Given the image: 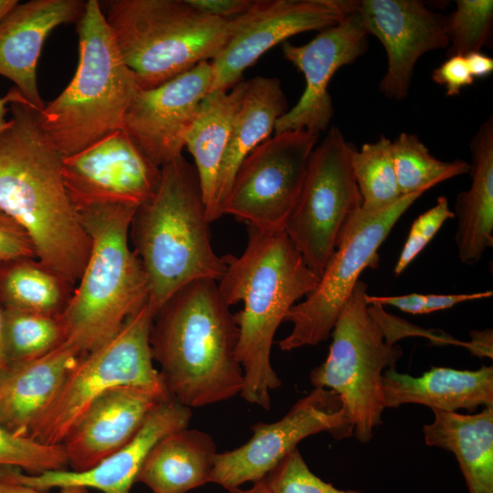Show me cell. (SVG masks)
I'll use <instances>...</instances> for the list:
<instances>
[{"mask_svg":"<svg viewBox=\"0 0 493 493\" xmlns=\"http://www.w3.org/2000/svg\"><path fill=\"white\" fill-rule=\"evenodd\" d=\"M10 106L12 119L0 133V211L28 234L41 263L76 286L91 239L63 181L64 156L40 130L35 110Z\"/></svg>","mask_w":493,"mask_h":493,"instance_id":"1","label":"cell"},{"mask_svg":"<svg viewBox=\"0 0 493 493\" xmlns=\"http://www.w3.org/2000/svg\"><path fill=\"white\" fill-rule=\"evenodd\" d=\"M223 257L226 270L217 281L219 292L228 306L244 304L234 314L238 327L236 358L244 376L240 395L269 410L270 392L281 385L270 361L275 333L288 311L315 288L319 277L284 230L247 226L243 253Z\"/></svg>","mask_w":493,"mask_h":493,"instance_id":"2","label":"cell"},{"mask_svg":"<svg viewBox=\"0 0 493 493\" xmlns=\"http://www.w3.org/2000/svg\"><path fill=\"white\" fill-rule=\"evenodd\" d=\"M238 327L217 281L201 278L177 290L157 310L150 332L153 362L169 394L189 408L240 394Z\"/></svg>","mask_w":493,"mask_h":493,"instance_id":"3","label":"cell"},{"mask_svg":"<svg viewBox=\"0 0 493 493\" xmlns=\"http://www.w3.org/2000/svg\"><path fill=\"white\" fill-rule=\"evenodd\" d=\"M210 224L194 165L183 155L164 164L156 193L136 209L129 233L155 314L189 282L223 276L226 263L213 248Z\"/></svg>","mask_w":493,"mask_h":493,"instance_id":"4","label":"cell"},{"mask_svg":"<svg viewBox=\"0 0 493 493\" xmlns=\"http://www.w3.org/2000/svg\"><path fill=\"white\" fill-rule=\"evenodd\" d=\"M78 33L75 75L56 99L37 112L40 130L63 156L78 153L123 129L126 113L141 90L99 1L86 2Z\"/></svg>","mask_w":493,"mask_h":493,"instance_id":"5","label":"cell"},{"mask_svg":"<svg viewBox=\"0 0 493 493\" xmlns=\"http://www.w3.org/2000/svg\"><path fill=\"white\" fill-rule=\"evenodd\" d=\"M137 208L102 205L78 210L91 249L62 320L67 340L82 354L110 340L149 301L145 271L129 245Z\"/></svg>","mask_w":493,"mask_h":493,"instance_id":"6","label":"cell"},{"mask_svg":"<svg viewBox=\"0 0 493 493\" xmlns=\"http://www.w3.org/2000/svg\"><path fill=\"white\" fill-rule=\"evenodd\" d=\"M107 6L105 19L142 90L211 61L232 31V18L204 14L187 0H113Z\"/></svg>","mask_w":493,"mask_h":493,"instance_id":"7","label":"cell"},{"mask_svg":"<svg viewBox=\"0 0 493 493\" xmlns=\"http://www.w3.org/2000/svg\"><path fill=\"white\" fill-rule=\"evenodd\" d=\"M368 285L359 280L332 329L326 360L309 375L313 387L337 393L353 425V435L369 443L382 423L385 404L383 373L394 368L403 354L387 341L383 328L371 313Z\"/></svg>","mask_w":493,"mask_h":493,"instance_id":"8","label":"cell"},{"mask_svg":"<svg viewBox=\"0 0 493 493\" xmlns=\"http://www.w3.org/2000/svg\"><path fill=\"white\" fill-rule=\"evenodd\" d=\"M155 311L150 302L96 350L82 354L31 425L27 437L60 445L92 402L106 391L133 385L166 392L153 365L150 332Z\"/></svg>","mask_w":493,"mask_h":493,"instance_id":"9","label":"cell"},{"mask_svg":"<svg viewBox=\"0 0 493 493\" xmlns=\"http://www.w3.org/2000/svg\"><path fill=\"white\" fill-rule=\"evenodd\" d=\"M426 191L403 195L378 210L360 209L346 226L315 288L296 303L284 321L290 333L278 341L282 351L313 346L330 337L338 317L362 271L379 266L378 250L407 209Z\"/></svg>","mask_w":493,"mask_h":493,"instance_id":"10","label":"cell"},{"mask_svg":"<svg viewBox=\"0 0 493 493\" xmlns=\"http://www.w3.org/2000/svg\"><path fill=\"white\" fill-rule=\"evenodd\" d=\"M354 146L332 126L309 160L299 200L284 227L319 277L353 215L362 208L351 154Z\"/></svg>","mask_w":493,"mask_h":493,"instance_id":"11","label":"cell"},{"mask_svg":"<svg viewBox=\"0 0 493 493\" xmlns=\"http://www.w3.org/2000/svg\"><path fill=\"white\" fill-rule=\"evenodd\" d=\"M319 133L299 129L275 133L238 166L222 215L263 231H283L294 209Z\"/></svg>","mask_w":493,"mask_h":493,"instance_id":"12","label":"cell"},{"mask_svg":"<svg viewBox=\"0 0 493 493\" xmlns=\"http://www.w3.org/2000/svg\"><path fill=\"white\" fill-rule=\"evenodd\" d=\"M241 446L216 453L210 482L228 491L246 482L264 479L306 437L321 432L343 439L353 435V425L341 397L314 387L273 423L259 422Z\"/></svg>","mask_w":493,"mask_h":493,"instance_id":"13","label":"cell"},{"mask_svg":"<svg viewBox=\"0 0 493 493\" xmlns=\"http://www.w3.org/2000/svg\"><path fill=\"white\" fill-rule=\"evenodd\" d=\"M356 7L353 0H254L232 18L231 35L210 61V91H227L264 53L288 37L321 31L340 23Z\"/></svg>","mask_w":493,"mask_h":493,"instance_id":"14","label":"cell"},{"mask_svg":"<svg viewBox=\"0 0 493 493\" xmlns=\"http://www.w3.org/2000/svg\"><path fill=\"white\" fill-rule=\"evenodd\" d=\"M62 175L77 210L102 205L139 207L156 193L161 168L121 129L64 156Z\"/></svg>","mask_w":493,"mask_h":493,"instance_id":"15","label":"cell"},{"mask_svg":"<svg viewBox=\"0 0 493 493\" xmlns=\"http://www.w3.org/2000/svg\"><path fill=\"white\" fill-rule=\"evenodd\" d=\"M367 49L368 34L356 7L340 23L320 31L304 45L285 41L283 56L303 74L305 89L295 106L276 121L275 133L299 129L319 134L325 131L334 113L329 93L332 77Z\"/></svg>","mask_w":493,"mask_h":493,"instance_id":"16","label":"cell"},{"mask_svg":"<svg viewBox=\"0 0 493 493\" xmlns=\"http://www.w3.org/2000/svg\"><path fill=\"white\" fill-rule=\"evenodd\" d=\"M356 9L367 34L376 37L386 52L381 92L391 100H404L418 59L449 47L446 16L420 0H362Z\"/></svg>","mask_w":493,"mask_h":493,"instance_id":"17","label":"cell"},{"mask_svg":"<svg viewBox=\"0 0 493 493\" xmlns=\"http://www.w3.org/2000/svg\"><path fill=\"white\" fill-rule=\"evenodd\" d=\"M212 83L210 61L151 89L140 90L123 130L144 155L162 168L182 155L184 137Z\"/></svg>","mask_w":493,"mask_h":493,"instance_id":"18","label":"cell"},{"mask_svg":"<svg viewBox=\"0 0 493 493\" xmlns=\"http://www.w3.org/2000/svg\"><path fill=\"white\" fill-rule=\"evenodd\" d=\"M192 414L191 408L168 397L152 410L138 433L126 446L89 469L80 472L53 470L29 475L17 467H0V476L42 493L66 486H81L103 493H131L153 446L168 434L188 427Z\"/></svg>","mask_w":493,"mask_h":493,"instance_id":"19","label":"cell"},{"mask_svg":"<svg viewBox=\"0 0 493 493\" xmlns=\"http://www.w3.org/2000/svg\"><path fill=\"white\" fill-rule=\"evenodd\" d=\"M171 397L152 388L121 385L96 398L66 435L68 469H89L126 446L152 410Z\"/></svg>","mask_w":493,"mask_h":493,"instance_id":"20","label":"cell"},{"mask_svg":"<svg viewBox=\"0 0 493 493\" xmlns=\"http://www.w3.org/2000/svg\"><path fill=\"white\" fill-rule=\"evenodd\" d=\"M86 2L32 0L17 3L0 20V75L16 84L36 112L45 107L36 73L43 44L58 26L79 22Z\"/></svg>","mask_w":493,"mask_h":493,"instance_id":"21","label":"cell"},{"mask_svg":"<svg viewBox=\"0 0 493 493\" xmlns=\"http://www.w3.org/2000/svg\"><path fill=\"white\" fill-rule=\"evenodd\" d=\"M82 353L68 340L50 352L0 372V425L19 436L29 429Z\"/></svg>","mask_w":493,"mask_h":493,"instance_id":"22","label":"cell"},{"mask_svg":"<svg viewBox=\"0 0 493 493\" xmlns=\"http://www.w3.org/2000/svg\"><path fill=\"white\" fill-rule=\"evenodd\" d=\"M383 393L386 408L415 404L431 410L475 411L493 406V366L477 370L432 367L420 376L389 368L383 373Z\"/></svg>","mask_w":493,"mask_h":493,"instance_id":"23","label":"cell"},{"mask_svg":"<svg viewBox=\"0 0 493 493\" xmlns=\"http://www.w3.org/2000/svg\"><path fill=\"white\" fill-rule=\"evenodd\" d=\"M469 147L471 184L456 199L454 215L457 218V226L455 242L459 260L474 265L493 246L492 115L480 125Z\"/></svg>","mask_w":493,"mask_h":493,"instance_id":"24","label":"cell"},{"mask_svg":"<svg viewBox=\"0 0 493 493\" xmlns=\"http://www.w3.org/2000/svg\"><path fill=\"white\" fill-rule=\"evenodd\" d=\"M246 81H239L227 91L208 93L201 102L185 137L194 160L206 214L212 223L221 217L217 184L235 116L241 105Z\"/></svg>","mask_w":493,"mask_h":493,"instance_id":"25","label":"cell"},{"mask_svg":"<svg viewBox=\"0 0 493 493\" xmlns=\"http://www.w3.org/2000/svg\"><path fill=\"white\" fill-rule=\"evenodd\" d=\"M432 411L434 421L423 426L425 444L456 456L468 493H493V406L475 414Z\"/></svg>","mask_w":493,"mask_h":493,"instance_id":"26","label":"cell"},{"mask_svg":"<svg viewBox=\"0 0 493 493\" xmlns=\"http://www.w3.org/2000/svg\"><path fill=\"white\" fill-rule=\"evenodd\" d=\"M216 453L206 432L188 427L172 432L151 449L136 482L152 493H186L210 482Z\"/></svg>","mask_w":493,"mask_h":493,"instance_id":"27","label":"cell"},{"mask_svg":"<svg viewBox=\"0 0 493 493\" xmlns=\"http://www.w3.org/2000/svg\"><path fill=\"white\" fill-rule=\"evenodd\" d=\"M286 111L287 100L278 79L257 76L246 81L218 177L217 201L221 215L222 205L241 162L268 139L276 121Z\"/></svg>","mask_w":493,"mask_h":493,"instance_id":"28","label":"cell"},{"mask_svg":"<svg viewBox=\"0 0 493 493\" xmlns=\"http://www.w3.org/2000/svg\"><path fill=\"white\" fill-rule=\"evenodd\" d=\"M75 287L37 258L0 262L2 309L62 316Z\"/></svg>","mask_w":493,"mask_h":493,"instance_id":"29","label":"cell"},{"mask_svg":"<svg viewBox=\"0 0 493 493\" xmlns=\"http://www.w3.org/2000/svg\"><path fill=\"white\" fill-rule=\"evenodd\" d=\"M2 317L5 365L41 357L67 341L62 316L2 309Z\"/></svg>","mask_w":493,"mask_h":493,"instance_id":"30","label":"cell"},{"mask_svg":"<svg viewBox=\"0 0 493 493\" xmlns=\"http://www.w3.org/2000/svg\"><path fill=\"white\" fill-rule=\"evenodd\" d=\"M393 158L402 195L427 191L450 178L467 173L465 161L443 162L433 156L416 134L402 132L393 142Z\"/></svg>","mask_w":493,"mask_h":493,"instance_id":"31","label":"cell"},{"mask_svg":"<svg viewBox=\"0 0 493 493\" xmlns=\"http://www.w3.org/2000/svg\"><path fill=\"white\" fill-rule=\"evenodd\" d=\"M351 164L362 196V209L378 210L403 195L400 193L393 158V142L382 135L376 142L354 147Z\"/></svg>","mask_w":493,"mask_h":493,"instance_id":"32","label":"cell"},{"mask_svg":"<svg viewBox=\"0 0 493 493\" xmlns=\"http://www.w3.org/2000/svg\"><path fill=\"white\" fill-rule=\"evenodd\" d=\"M456 10L446 16L448 54L466 56L488 44L493 26L492 0H457Z\"/></svg>","mask_w":493,"mask_h":493,"instance_id":"33","label":"cell"},{"mask_svg":"<svg viewBox=\"0 0 493 493\" xmlns=\"http://www.w3.org/2000/svg\"><path fill=\"white\" fill-rule=\"evenodd\" d=\"M0 467H17L29 475H40L68 469V461L62 444L45 445L14 435L0 425Z\"/></svg>","mask_w":493,"mask_h":493,"instance_id":"34","label":"cell"},{"mask_svg":"<svg viewBox=\"0 0 493 493\" xmlns=\"http://www.w3.org/2000/svg\"><path fill=\"white\" fill-rule=\"evenodd\" d=\"M271 493H363L340 489L317 477L298 448L291 451L266 477Z\"/></svg>","mask_w":493,"mask_h":493,"instance_id":"35","label":"cell"},{"mask_svg":"<svg viewBox=\"0 0 493 493\" xmlns=\"http://www.w3.org/2000/svg\"><path fill=\"white\" fill-rule=\"evenodd\" d=\"M446 196L441 195L436 204L418 215L411 226L406 241L394 266L393 273L398 276L413 262L433 239L444 223L454 218Z\"/></svg>","mask_w":493,"mask_h":493,"instance_id":"36","label":"cell"},{"mask_svg":"<svg viewBox=\"0 0 493 493\" xmlns=\"http://www.w3.org/2000/svg\"><path fill=\"white\" fill-rule=\"evenodd\" d=\"M493 295L491 290L461 294H419L411 293L401 296L377 297L367 294L368 305H389L411 314H427L452 308L462 302L488 299Z\"/></svg>","mask_w":493,"mask_h":493,"instance_id":"37","label":"cell"},{"mask_svg":"<svg viewBox=\"0 0 493 493\" xmlns=\"http://www.w3.org/2000/svg\"><path fill=\"white\" fill-rule=\"evenodd\" d=\"M37 258L35 246L25 229L0 211V262Z\"/></svg>","mask_w":493,"mask_h":493,"instance_id":"38","label":"cell"},{"mask_svg":"<svg viewBox=\"0 0 493 493\" xmlns=\"http://www.w3.org/2000/svg\"><path fill=\"white\" fill-rule=\"evenodd\" d=\"M434 82L446 88L448 97L460 94L463 88L474 83L475 79L470 74L466 57L461 55L449 56L431 76Z\"/></svg>","mask_w":493,"mask_h":493,"instance_id":"39","label":"cell"},{"mask_svg":"<svg viewBox=\"0 0 493 493\" xmlns=\"http://www.w3.org/2000/svg\"><path fill=\"white\" fill-rule=\"evenodd\" d=\"M188 3L211 16L231 19L246 12L253 0H187Z\"/></svg>","mask_w":493,"mask_h":493,"instance_id":"40","label":"cell"},{"mask_svg":"<svg viewBox=\"0 0 493 493\" xmlns=\"http://www.w3.org/2000/svg\"><path fill=\"white\" fill-rule=\"evenodd\" d=\"M0 493H42L34 488L0 476ZM58 493H89V489L81 486H66L59 488Z\"/></svg>","mask_w":493,"mask_h":493,"instance_id":"41","label":"cell"},{"mask_svg":"<svg viewBox=\"0 0 493 493\" xmlns=\"http://www.w3.org/2000/svg\"><path fill=\"white\" fill-rule=\"evenodd\" d=\"M470 74L474 79L488 76L493 71V58L481 51L471 52L465 56Z\"/></svg>","mask_w":493,"mask_h":493,"instance_id":"42","label":"cell"},{"mask_svg":"<svg viewBox=\"0 0 493 493\" xmlns=\"http://www.w3.org/2000/svg\"><path fill=\"white\" fill-rule=\"evenodd\" d=\"M13 103L24 104L31 108L28 101L16 87L12 88L4 97H0V133L9 124V121L5 119L8 110L6 106Z\"/></svg>","mask_w":493,"mask_h":493,"instance_id":"43","label":"cell"},{"mask_svg":"<svg viewBox=\"0 0 493 493\" xmlns=\"http://www.w3.org/2000/svg\"><path fill=\"white\" fill-rule=\"evenodd\" d=\"M229 492L230 493H271L265 478L257 482H255L253 486L248 489H240L238 488Z\"/></svg>","mask_w":493,"mask_h":493,"instance_id":"44","label":"cell"},{"mask_svg":"<svg viewBox=\"0 0 493 493\" xmlns=\"http://www.w3.org/2000/svg\"><path fill=\"white\" fill-rule=\"evenodd\" d=\"M16 0H0V20L17 4Z\"/></svg>","mask_w":493,"mask_h":493,"instance_id":"45","label":"cell"},{"mask_svg":"<svg viewBox=\"0 0 493 493\" xmlns=\"http://www.w3.org/2000/svg\"><path fill=\"white\" fill-rule=\"evenodd\" d=\"M2 326H3V317H2V308L0 306V372L5 366L4 355H3V346H2Z\"/></svg>","mask_w":493,"mask_h":493,"instance_id":"46","label":"cell"}]
</instances>
